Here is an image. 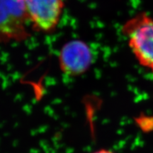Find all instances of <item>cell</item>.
Listing matches in <instances>:
<instances>
[{"mask_svg":"<svg viewBox=\"0 0 153 153\" xmlns=\"http://www.w3.org/2000/svg\"><path fill=\"white\" fill-rule=\"evenodd\" d=\"M24 2L34 29L43 33L55 29L64 8L62 0H24Z\"/></svg>","mask_w":153,"mask_h":153,"instance_id":"obj_3","label":"cell"},{"mask_svg":"<svg viewBox=\"0 0 153 153\" xmlns=\"http://www.w3.org/2000/svg\"><path fill=\"white\" fill-rule=\"evenodd\" d=\"M122 30L138 62L153 73V19L140 13L128 21Z\"/></svg>","mask_w":153,"mask_h":153,"instance_id":"obj_1","label":"cell"},{"mask_svg":"<svg viewBox=\"0 0 153 153\" xmlns=\"http://www.w3.org/2000/svg\"><path fill=\"white\" fill-rule=\"evenodd\" d=\"M24 0H0V43L21 42L29 36Z\"/></svg>","mask_w":153,"mask_h":153,"instance_id":"obj_2","label":"cell"},{"mask_svg":"<svg viewBox=\"0 0 153 153\" xmlns=\"http://www.w3.org/2000/svg\"><path fill=\"white\" fill-rule=\"evenodd\" d=\"M91 153H115L113 152V151L110 150H107V149H99V150H97L94 151V152Z\"/></svg>","mask_w":153,"mask_h":153,"instance_id":"obj_5","label":"cell"},{"mask_svg":"<svg viewBox=\"0 0 153 153\" xmlns=\"http://www.w3.org/2000/svg\"><path fill=\"white\" fill-rule=\"evenodd\" d=\"M92 53L89 45L80 40H73L65 44L59 55L60 70L68 76L85 73L92 62Z\"/></svg>","mask_w":153,"mask_h":153,"instance_id":"obj_4","label":"cell"}]
</instances>
